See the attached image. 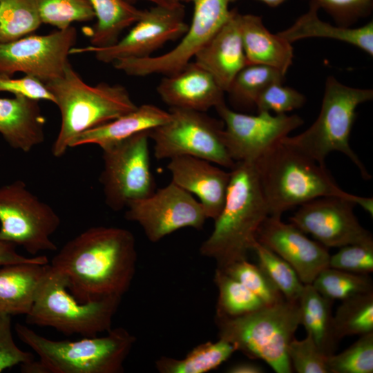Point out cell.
Instances as JSON below:
<instances>
[{
  "label": "cell",
  "instance_id": "cell-1",
  "mask_svg": "<svg viewBox=\"0 0 373 373\" xmlns=\"http://www.w3.org/2000/svg\"><path fill=\"white\" fill-rule=\"evenodd\" d=\"M137 257L130 231L97 226L68 241L50 265L64 275L71 294L86 302L122 297L134 278Z\"/></svg>",
  "mask_w": 373,
  "mask_h": 373
},
{
  "label": "cell",
  "instance_id": "cell-2",
  "mask_svg": "<svg viewBox=\"0 0 373 373\" xmlns=\"http://www.w3.org/2000/svg\"><path fill=\"white\" fill-rule=\"evenodd\" d=\"M254 163L271 216H281L294 207L325 196L347 199L373 216L372 198L344 191L325 164L282 141Z\"/></svg>",
  "mask_w": 373,
  "mask_h": 373
},
{
  "label": "cell",
  "instance_id": "cell-3",
  "mask_svg": "<svg viewBox=\"0 0 373 373\" xmlns=\"http://www.w3.org/2000/svg\"><path fill=\"white\" fill-rule=\"evenodd\" d=\"M230 170L224 206L200 248L202 256L216 260L218 269L247 259L260 227L270 215L254 163L236 162Z\"/></svg>",
  "mask_w": 373,
  "mask_h": 373
},
{
  "label": "cell",
  "instance_id": "cell-4",
  "mask_svg": "<svg viewBox=\"0 0 373 373\" xmlns=\"http://www.w3.org/2000/svg\"><path fill=\"white\" fill-rule=\"evenodd\" d=\"M15 331L38 356V360L20 365L24 373H120L136 341L122 327L78 341L51 340L19 323Z\"/></svg>",
  "mask_w": 373,
  "mask_h": 373
},
{
  "label": "cell",
  "instance_id": "cell-5",
  "mask_svg": "<svg viewBox=\"0 0 373 373\" xmlns=\"http://www.w3.org/2000/svg\"><path fill=\"white\" fill-rule=\"evenodd\" d=\"M46 86L54 95L55 104L61 113L60 129L52 146V154L56 157L66 153L70 142L77 135L137 107L124 86L106 82L88 85L70 62L60 77Z\"/></svg>",
  "mask_w": 373,
  "mask_h": 373
},
{
  "label": "cell",
  "instance_id": "cell-6",
  "mask_svg": "<svg viewBox=\"0 0 373 373\" xmlns=\"http://www.w3.org/2000/svg\"><path fill=\"white\" fill-rule=\"evenodd\" d=\"M220 338L248 357L266 363L276 373L293 371L287 348L300 324L298 303L285 299L237 316H216Z\"/></svg>",
  "mask_w": 373,
  "mask_h": 373
},
{
  "label": "cell",
  "instance_id": "cell-7",
  "mask_svg": "<svg viewBox=\"0 0 373 373\" xmlns=\"http://www.w3.org/2000/svg\"><path fill=\"white\" fill-rule=\"evenodd\" d=\"M372 98V89L350 87L329 76L315 122L303 133L288 135L282 142L322 164L330 153L341 152L356 165L363 179L369 180L372 176L350 146V137L357 106Z\"/></svg>",
  "mask_w": 373,
  "mask_h": 373
},
{
  "label": "cell",
  "instance_id": "cell-8",
  "mask_svg": "<svg viewBox=\"0 0 373 373\" xmlns=\"http://www.w3.org/2000/svg\"><path fill=\"white\" fill-rule=\"evenodd\" d=\"M122 297L79 301L64 275L50 264L38 286L26 323L55 329L63 334L93 337L111 329Z\"/></svg>",
  "mask_w": 373,
  "mask_h": 373
},
{
  "label": "cell",
  "instance_id": "cell-9",
  "mask_svg": "<svg viewBox=\"0 0 373 373\" xmlns=\"http://www.w3.org/2000/svg\"><path fill=\"white\" fill-rule=\"evenodd\" d=\"M169 120L149 131L157 160L191 156L231 169L235 165L223 137L224 124L204 113L170 108Z\"/></svg>",
  "mask_w": 373,
  "mask_h": 373
},
{
  "label": "cell",
  "instance_id": "cell-10",
  "mask_svg": "<svg viewBox=\"0 0 373 373\" xmlns=\"http://www.w3.org/2000/svg\"><path fill=\"white\" fill-rule=\"evenodd\" d=\"M61 219L22 180L0 186V240L21 246L32 255L56 251L52 235Z\"/></svg>",
  "mask_w": 373,
  "mask_h": 373
},
{
  "label": "cell",
  "instance_id": "cell-11",
  "mask_svg": "<svg viewBox=\"0 0 373 373\" xmlns=\"http://www.w3.org/2000/svg\"><path fill=\"white\" fill-rule=\"evenodd\" d=\"M149 131L140 132L102 149L99 182L106 204L113 211L150 196L155 183L150 168Z\"/></svg>",
  "mask_w": 373,
  "mask_h": 373
},
{
  "label": "cell",
  "instance_id": "cell-12",
  "mask_svg": "<svg viewBox=\"0 0 373 373\" xmlns=\"http://www.w3.org/2000/svg\"><path fill=\"white\" fill-rule=\"evenodd\" d=\"M193 4L191 23L181 41L171 50L158 56L115 61L114 68L128 75L144 77L173 74L191 61L229 17L232 0H185Z\"/></svg>",
  "mask_w": 373,
  "mask_h": 373
},
{
  "label": "cell",
  "instance_id": "cell-13",
  "mask_svg": "<svg viewBox=\"0 0 373 373\" xmlns=\"http://www.w3.org/2000/svg\"><path fill=\"white\" fill-rule=\"evenodd\" d=\"M184 19L182 3L155 5L143 10L130 31L115 44L105 47H73L70 55L92 52L98 61L106 64L123 59L149 57L166 43L184 35L189 24Z\"/></svg>",
  "mask_w": 373,
  "mask_h": 373
},
{
  "label": "cell",
  "instance_id": "cell-14",
  "mask_svg": "<svg viewBox=\"0 0 373 373\" xmlns=\"http://www.w3.org/2000/svg\"><path fill=\"white\" fill-rule=\"evenodd\" d=\"M77 37V30L71 26L48 35H29L0 43V74L12 77L20 72L45 84L60 77Z\"/></svg>",
  "mask_w": 373,
  "mask_h": 373
},
{
  "label": "cell",
  "instance_id": "cell-15",
  "mask_svg": "<svg viewBox=\"0 0 373 373\" xmlns=\"http://www.w3.org/2000/svg\"><path fill=\"white\" fill-rule=\"evenodd\" d=\"M216 109L225 126L224 140L234 162H254L304 122L297 115L238 113L225 103Z\"/></svg>",
  "mask_w": 373,
  "mask_h": 373
},
{
  "label": "cell",
  "instance_id": "cell-16",
  "mask_svg": "<svg viewBox=\"0 0 373 373\" xmlns=\"http://www.w3.org/2000/svg\"><path fill=\"white\" fill-rule=\"evenodd\" d=\"M126 208V219L138 223L152 242L182 228L202 229L207 219L200 202L173 182Z\"/></svg>",
  "mask_w": 373,
  "mask_h": 373
},
{
  "label": "cell",
  "instance_id": "cell-17",
  "mask_svg": "<svg viewBox=\"0 0 373 373\" xmlns=\"http://www.w3.org/2000/svg\"><path fill=\"white\" fill-rule=\"evenodd\" d=\"M355 205L340 197L318 198L300 205L289 222L327 248L373 242L372 233L354 214Z\"/></svg>",
  "mask_w": 373,
  "mask_h": 373
},
{
  "label": "cell",
  "instance_id": "cell-18",
  "mask_svg": "<svg viewBox=\"0 0 373 373\" xmlns=\"http://www.w3.org/2000/svg\"><path fill=\"white\" fill-rule=\"evenodd\" d=\"M257 241L288 262L304 285L313 283L318 274L329 267L327 248L307 238L281 216L269 215L260 227Z\"/></svg>",
  "mask_w": 373,
  "mask_h": 373
},
{
  "label": "cell",
  "instance_id": "cell-19",
  "mask_svg": "<svg viewBox=\"0 0 373 373\" xmlns=\"http://www.w3.org/2000/svg\"><path fill=\"white\" fill-rule=\"evenodd\" d=\"M167 169L172 176L171 182L195 195L207 218L215 220L224 204L230 171H226L207 160L191 156L170 159Z\"/></svg>",
  "mask_w": 373,
  "mask_h": 373
},
{
  "label": "cell",
  "instance_id": "cell-20",
  "mask_svg": "<svg viewBox=\"0 0 373 373\" xmlns=\"http://www.w3.org/2000/svg\"><path fill=\"white\" fill-rule=\"evenodd\" d=\"M164 76L157 92L170 108L206 112L224 103L225 92L214 77L195 61Z\"/></svg>",
  "mask_w": 373,
  "mask_h": 373
},
{
  "label": "cell",
  "instance_id": "cell-21",
  "mask_svg": "<svg viewBox=\"0 0 373 373\" xmlns=\"http://www.w3.org/2000/svg\"><path fill=\"white\" fill-rule=\"evenodd\" d=\"M240 15L236 9L231 10L227 20L194 57V61L207 70L224 92L238 73L248 64Z\"/></svg>",
  "mask_w": 373,
  "mask_h": 373
},
{
  "label": "cell",
  "instance_id": "cell-22",
  "mask_svg": "<svg viewBox=\"0 0 373 373\" xmlns=\"http://www.w3.org/2000/svg\"><path fill=\"white\" fill-rule=\"evenodd\" d=\"M46 122L38 100L0 98V134L12 149L28 153L42 144Z\"/></svg>",
  "mask_w": 373,
  "mask_h": 373
},
{
  "label": "cell",
  "instance_id": "cell-23",
  "mask_svg": "<svg viewBox=\"0 0 373 373\" xmlns=\"http://www.w3.org/2000/svg\"><path fill=\"white\" fill-rule=\"evenodd\" d=\"M240 27L248 64L267 66L285 75L293 63L291 44L270 32L258 15L240 14Z\"/></svg>",
  "mask_w": 373,
  "mask_h": 373
},
{
  "label": "cell",
  "instance_id": "cell-24",
  "mask_svg": "<svg viewBox=\"0 0 373 373\" xmlns=\"http://www.w3.org/2000/svg\"><path fill=\"white\" fill-rule=\"evenodd\" d=\"M170 117L169 111L153 104L137 106L128 113L77 135L70 142L69 148L96 144L103 149L140 132L151 131L167 122Z\"/></svg>",
  "mask_w": 373,
  "mask_h": 373
},
{
  "label": "cell",
  "instance_id": "cell-25",
  "mask_svg": "<svg viewBox=\"0 0 373 373\" xmlns=\"http://www.w3.org/2000/svg\"><path fill=\"white\" fill-rule=\"evenodd\" d=\"M319 7L310 2L309 10L288 28L277 34L292 44L305 38L321 37L346 42L373 55V22L357 28L334 26L320 19Z\"/></svg>",
  "mask_w": 373,
  "mask_h": 373
},
{
  "label": "cell",
  "instance_id": "cell-26",
  "mask_svg": "<svg viewBox=\"0 0 373 373\" xmlns=\"http://www.w3.org/2000/svg\"><path fill=\"white\" fill-rule=\"evenodd\" d=\"M48 264L17 263L0 269V314L29 313Z\"/></svg>",
  "mask_w": 373,
  "mask_h": 373
},
{
  "label": "cell",
  "instance_id": "cell-27",
  "mask_svg": "<svg viewBox=\"0 0 373 373\" xmlns=\"http://www.w3.org/2000/svg\"><path fill=\"white\" fill-rule=\"evenodd\" d=\"M334 302L321 294L312 284L304 285L298 300L300 324L327 356L334 354L340 341L334 329Z\"/></svg>",
  "mask_w": 373,
  "mask_h": 373
},
{
  "label": "cell",
  "instance_id": "cell-28",
  "mask_svg": "<svg viewBox=\"0 0 373 373\" xmlns=\"http://www.w3.org/2000/svg\"><path fill=\"white\" fill-rule=\"evenodd\" d=\"M97 22L90 33L92 46L105 47L119 40L121 33L133 25L143 10L127 0H88Z\"/></svg>",
  "mask_w": 373,
  "mask_h": 373
},
{
  "label": "cell",
  "instance_id": "cell-29",
  "mask_svg": "<svg viewBox=\"0 0 373 373\" xmlns=\"http://www.w3.org/2000/svg\"><path fill=\"white\" fill-rule=\"evenodd\" d=\"M236 350V345L219 338L199 345L182 359L162 356L155 366L162 373H204L217 368Z\"/></svg>",
  "mask_w": 373,
  "mask_h": 373
},
{
  "label": "cell",
  "instance_id": "cell-30",
  "mask_svg": "<svg viewBox=\"0 0 373 373\" xmlns=\"http://www.w3.org/2000/svg\"><path fill=\"white\" fill-rule=\"evenodd\" d=\"M285 75L277 69L261 65L247 64L236 75L227 93L236 106L255 107L258 98L269 85L283 82Z\"/></svg>",
  "mask_w": 373,
  "mask_h": 373
},
{
  "label": "cell",
  "instance_id": "cell-31",
  "mask_svg": "<svg viewBox=\"0 0 373 373\" xmlns=\"http://www.w3.org/2000/svg\"><path fill=\"white\" fill-rule=\"evenodd\" d=\"M41 23L36 0H0V43L29 35Z\"/></svg>",
  "mask_w": 373,
  "mask_h": 373
},
{
  "label": "cell",
  "instance_id": "cell-32",
  "mask_svg": "<svg viewBox=\"0 0 373 373\" xmlns=\"http://www.w3.org/2000/svg\"><path fill=\"white\" fill-rule=\"evenodd\" d=\"M336 338L363 335L373 332V291L342 300L333 314Z\"/></svg>",
  "mask_w": 373,
  "mask_h": 373
},
{
  "label": "cell",
  "instance_id": "cell-33",
  "mask_svg": "<svg viewBox=\"0 0 373 373\" xmlns=\"http://www.w3.org/2000/svg\"><path fill=\"white\" fill-rule=\"evenodd\" d=\"M214 282L218 289L217 316L237 317L265 306L257 296L220 269H216Z\"/></svg>",
  "mask_w": 373,
  "mask_h": 373
},
{
  "label": "cell",
  "instance_id": "cell-34",
  "mask_svg": "<svg viewBox=\"0 0 373 373\" xmlns=\"http://www.w3.org/2000/svg\"><path fill=\"white\" fill-rule=\"evenodd\" d=\"M253 251L256 254L258 266L281 293L285 299L298 303L304 284L294 268L278 255L258 241Z\"/></svg>",
  "mask_w": 373,
  "mask_h": 373
},
{
  "label": "cell",
  "instance_id": "cell-35",
  "mask_svg": "<svg viewBox=\"0 0 373 373\" xmlns=\"http://www.w3.org/2000/svg\"><path fill=\"white\" fill-rule=\"evenodd\" d=\"M323 296L332 300L373 291V283L369 275L357 274L327 267L321 271L312 283Z\"/></svg>",
  "mask_w": 373,
  "mask_h": 373
},
{
  "label": "cell",
  "instance_id": "cell-36",
  "mask_svg": "<svg viewBox=\"0 0 373 373\" xmlns=\"http://www.w3.org/2000/svg\"><path fill=\"white\" fill-rule=\"evenodd\" d=\"M43 23L66 29L73 22L90 21L95 18L88 0H36Z\"/></svg>",
  "mask_w": 373,
  "mask_h": 373
},
{
  "label": "cell",
  "instance_id": "cell-37",
  "mask_svg": "<svg viewBox=\"0 0 373 373\" xmlns=\"http://www.w3.org/2000/svg\"><path fill=\"white\" fill-rule=\"evenodd\" d=\"M329 373H372L373 332L359 338L339 354L328 356Z\"/></svg>",
  "mask_w": 373,
  "mask_h": 373
},
{
  "label": "cell",
  "instance_id": "cell-38",
  "mask_svg": "<svg viewBox=\"0 0 373 373\" xmlns=\"http://www.w3.org/2000/svg\"><path fill=\"white\" fill-rule=\"evenodd\" d=\"M220 270L242 284L257 296L265 305H272L285 300L258 265L252 264L247 259Z\"/></svg>",
  "mask_w": 373,
  "mask_h": 373
},
{
  "label": "cell",
  "instance_id": "cell-39",
  "mask_svg": "<svg viewBox=\"0 0 373 373\" xmlns=\"http://www.w3.org/2000/svg\"><path fill=\"white\" fill-rule=\"evenodd\" d=\"M291 365L298 373H329L328 356L309 334L302 340L294 338L287 348Z\"/></svg>",
  "mask_w": 373,
  "mask_h": 373
},
{
  "label": "cell",
  "instance_id": "cell-40",
  "mask_svg": "<svg viewBox=\"0 0 373 373\" xmlns=\"http://www.w3.org/2000/svg\"><path fill=\"white\" fill-rule=\"evenodd\" d=\"M276 82L267 87L260 95L256 104L258 113L267 112L286 114L301 108L306 97L297 90Z\"/></svg>",
  "mask_w": 373,
  "mask_h": 373
},
{
  "label": "cell",
  "instance_id": "cell-41",
  "mask_svg": "<svg viewBox=\"0 0 373 373\" xmlns=\"http://www.w3.org/2000/svg\"><path fill=\"white\" fill-rule=\"evenodd\" d=\"M329 267L369 275L373 271V242L357 243L339 247L330 255Z\"/></svg>",
  "mask_w": 373,
  "mask_h": 373
},
{
  "label": "cell",
  "instance_id": "cell-42",
  "mask_svg": "<svg viewBox=\"0 0 373 373\" xmlns=\"http://www.w3.org/2000/svg\"><path fill=\"white\" fill-rule=\"evenodd\" d=\"M325 10L338 26L350 27L358 19L369 15L373 0H309Z\"/></svg>",
  "mask_w": 373,
  "mask_h": 373
},
{
  "label": "cell",
  "instance_id": "cell-43",
  "mask_svg": "<svg viewBox=\"0 0 373 373\" xmlns=\"http://www.w3.org/2000/svg\"><path fill=\"white\" fill-rule=\"evenodd\" d=\"M34 360L32 353L21 350L16 345L12 332L11 316L0 314V372Z\"/></svg>",
  "mask_w": 373,
  "mask_h": 373
},
{
  "label": "cell",
  "instance_id": "cell-44",
  "mask_svg": "<svg viewBox=\"0 0 373 373\" xmlns=\"http://www.w3.org/2000/svg\"><path fill=\"white\" fill-rule=\"evenodd\" d=\"M0 92H8L14 95H23L38 101L46 100L54 104L55 102L54 95L46 84L30 75L15 79L0 74Z\"/></svg>",
  "mask_w": 373,
  "mask_h": 373
},
{
  "label": "cell",
  "instance_id": "cell-45",
  "mask_svg": "<svg viewBox=\"0 0 373 373\" xmlns=\"http://www.w3.org/2000/svg\"><path fill=\"white\" fill-rule=\"evenodd\" d=\"M16 245L0 240V266H6L17 263H37L46 265L49 263L45 256L26 257L15 249Z\"/></svg>",
  "mask_w": 373,
  "mask_h": 373
},
{
  "label": "cell",
  "instance_id": "cell-46",
  "mask_svg": "<svg viewBox=\"0 0 373 373\" xmlns=\"http://www.w3.org/2000/svg\"><path fill=\"white\" fill-rule=\"evenodd\" d=\"M261 367L251 363H242L234 365L227 370L229 373H262Z\"/></svg>",
  "mask_w": 373,
  "mask_h": 373
},
{
  "label": "cell",
  "instance_id": "cell-47",
  "mask_svg": "<svg viewBox=\"0 0 373 373\" xmlns=\"http://www.w3.org/2000/svg\"><path fill=\"white\" fill-rule=\"evenodd\" d=\"M130 3H133L137 1H148L153 3L155 5H162V6H171L175 4L182 3L185 2V0H127Z\"/></svg>",
  "mask_w": 373,
  "mask_h": 373
},
{
  "label": "cell",
  "instance_id": "cell-48",
  "mask_svg": "<svg viewBox=\"0 0 373 373\" xmlns=\"http://www.w3.org/2000/svg\"><path fill=\"white\" fill-rule=\"evenodd\" d=\"M238 0H232V2L236 1ZM260 1L265 4L267 5L269 7L271 8H276L285 2L287 0H257Z\"/></svg>",
  "mask_w": 373,
  "mask_h": 373
}]
</instances>
